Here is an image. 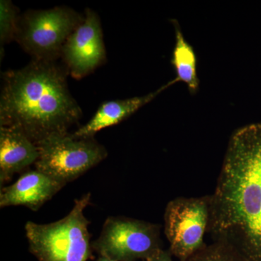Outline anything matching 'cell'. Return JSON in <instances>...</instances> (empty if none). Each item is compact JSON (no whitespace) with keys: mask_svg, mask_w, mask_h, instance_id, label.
<instances>
[{"mask_svg":"<svg viewBox=\"0 0 261 261\" xmlns=\"http://www.w3.org/2000/svg\"><path fill=\"white\" fill-rule=\"evenodd\" d=\"M210 199L208 227L216 240L261 261V123L233 134L216 191Z\"/></svg>","mask_w":261,"mask_h":261,"instance_id":"1","label":"cell"},{"mask_svg":"<svg viewBox=\"0 0 261 261\" xmlns=\"http://www.w3.org/2000/svg\"><path fill=\"white\" fill-rule=\"evenodd\" d=\"M0 124L14 127L37 144L55 134L68 133L82 116L55 61L34 60L3 76Z\"/></svg>","mask_w":261,"mask_h":261,"instance_id":"2","label":"cell"},{"mask_svg":"<svg viewBox=\"0 0 261 261\" xmlns=\"http://www.w3.org/2000/svg\"><path fill=\"white\" fill-rule=\"evenodd\" d=\"M91 194L75 200L73 209L63 219L47 224L28 221L25 234L29 249L39 261H87L92 253L90 222L84 210Z\"/></svg>","mask_w":261,"mask_h":261,"instance_id":"3","label":"cell"},{"mask_svg":"<svg viewBox=\"0 0 261 261\" xmlns=\"http://www.w3.org/2000/svg\"><path fill=\"white\" fill-rule=\"evenodd\" d=\"M83 19L67 7L29 10L19 16L15 39L34 60L54 61Z\"/></svg>","mask_w":261,"mask_h":261,"instance_id":"4","label":"cell"},{"mask_svg":"<svg viewBox=\"0 0 261 261\" xmlns=\"http://www.w3.org/2000/svg\"><path fill=\"white\" fill-rule=\"evenodd\" d=\"M39 159L36 169L63 185L76 179L108 156L94 137L76 139L71 134H55L36 144Z\"/></svg>","mask_w":261,"mask_h":261,"instance_id":"5","label":"cell"},{"mask_svg":"<svg viewBox=\"0 0 261 261\" xmlns=\"http://www.w3.org/2000/svg\"><path fill=\"white\" fill-rule=\"evenodd\" d=\"M92 247L101 256L116 261L143 260L162 249L159 226L125 217L108 218Z\"/></svg>","mask_w":261,"mask_h":261,"instance_id":"6","label":"cell"},{"mask_svg":"<svg viewBox=\"0 0 261 261\" xmlns=\"http://www.w3.org/2000/svg\"><path fill=\"white\" fill-rule=\"evenodd\" d=\"M209 219V197L171 200L165 212V233L172 255L187 261L202 248Z\"/></svg>","mask_w":261,"mask_h":261,"instance_id":"7","label":"cell"},{"mask_svg":"<svg viewBox=\"0 0 261 261\" xmlns=\"http://www.w3.org/2000/svg\"><path fill=\"white\" fill-rule=\"evenodd\" d=\"M61 56L73 78L80 80L106 61L100 20L95 12L85 11L83 21L70 34Z\"/></svg>","mask_w":261,"mask_h":261,"instance_id":"8","label":"cell"},{"mask_svg":"<svg viewBox=\"0 0 261 261\" xmlns=\"http://www.w3.org/2000/svg\"><path fill=\"white\" fill-rule=\"evenodd\" d=\"M65 185L38 170L25 171L0 192V207L23 205L37 211Z\"/></svg>","mask_w":261,"mask_h":261,"instance_id":"9","label":"cell"},{"mask_svg":"<svg viewBox=\"0 0 261 261\" xmlns=\"http://www.w3.org/2000/svg\"><path fill=\"white\" fill-rule=\"evenodd\" d=\"M39 159L34 142L14 127H0V184L9 181Z\"/></svg>","mask_w":261,"mask_h":261,"instance_id":"10","label":"cell"},{"mask_svg":"<svg viewBox=\"0 0 261 261\" xmlns=\"http://www.w3.org/2000/svg\"><path fill=\"white\" fill-rule=\"evenodd\" d=\"M178 82L174 80L163 86L155 92L142 96L126 99L107 101L103 102L98 108L94 116L89 120L88 123L80 127L74 133L71 134L74 138H92L98 132L108 127L115 126L126 119L140 108L143 107L147 103L157 97L164 89H167L171 84Z\"/></svg>","mask_w":261,"mask_h":261,"instance_id":"11","label":"cell"},{"mask_svg":"<svg viewBox=\"0 0 261 261\" xmlns=\"http://www.w3.org/2000/svg\"><path fill=\"white\" fill-rule=\"evenodd\" d=\"M176 38L172 64L177 74L176 80L185 82L190 90L195 92L198 87L195 53L177 27L176 28Z\"/></svg>","mask_w":261,"mask_h":261,"instance_id":"12","label":"cell"},{"mask_svg":"<svg viewBox=\"0 0 261 261\" xmlns=\"http://www.w3.org/2000/svg\"><path fill=\"white\" fill-rule=\"evenodd\" d=\"M187 261H250L238 249L224 240L204 245Z\"/></svg>","mask_w":261,"mask_h":261,"instance_id":"13","label":"cell"},{"mask_svg":"<svg viewBox=\"0 0 261 261\" xmlns=\"http://www.w3.org/2000/svg\"><path fill=\"white\" fill-rule=\"evenodd\" d=\"M19 16L11 1H0V42L1 45L15 39Z\"/></svg>","mask_w":261,"mask_h":261,"instance_id":"14","label":"cell"},{"mask_svg":"<svg viewBox=\"0 0 261 261\" xmlns=\"http://www.w3.org/2000/svg\"><path fill=\"white\" fill-rule=\"evenodd\" d=\"M172 254L169 250H164L161 249L153 255H151L143 261H173L171 257Z\"/></svg>","mask_w":261,"mask_h":261,"instance_id":"15","label":"cell"},{"mask_svg":"<svg viewBox=\"0 0 261 261\" xmlns=\"http://www.w3.org/2000/svg\"><path fill=\"white\" fill-rule=\"evenodd\" d=\"M97 261H116V260H111V259L108 258V257L100 256V257H99V258L98 259V260Z\"/></svg>","mask_w":261,"mask_h":261,"instance_id":"16","label":"cell"}]
</instances>
